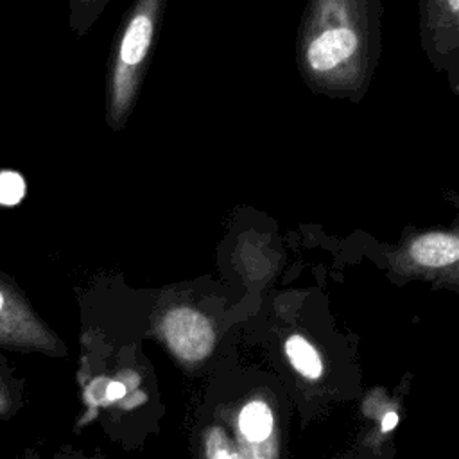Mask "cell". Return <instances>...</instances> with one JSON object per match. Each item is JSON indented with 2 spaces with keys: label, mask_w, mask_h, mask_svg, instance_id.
<instances>
[{
  "label": "cell",
  "mask_w": 459,
  "mask_h": 459,
  "mask_svg": "<svg viewBox=\"0 0 459 459\" xmlns=\"http://www.w3.org/2000/svg\"><path fill=\"white\" fill-rule=\"evenodd\" d=\"M206 459H240L221 427H213L206 434Z\"/></svg>",
  "instance_id": "obj_10"
},
{
  "label": "cell",
  "mask_w": 459,
  "mask_h": 459,
  "mask_svg": "<svg viewBox=\"0 0 459 459\" xmlns=\"http://www.w3.org/2000/svg\"><path fill=\"white\" fill-rule=\"evenodd\" d=\"M396 264L420 273L455 274L459 262L457 226L450 230H425L407 237L394 253Z\"/></svg>",
  "instance_id": "obj_5"
},
{
  "label": "cell",
  "mask_w": 459,
  "mask_h": 459,
  "mask_svg": "<svg viewBox=\"0 0 459 459\" xmlns=\"http://www.w3.org/2000/svg\"><path fill=\"white\" fill-rule=\"evenodd\" d=\"M396 423H398L396 412H389V414H385V418H384V421H382V430H384V432L393 430V429L396 427Z\"/></svg>",
  "instance_id": "obj_14"
},
{
  "label": "cell",
  "mask_w": 459,
  "mask_h": 459,
  "mask_svg": "<svg viewBox=\"0 0 459 459\" xmlns=\"http://www.w3.org/2000/svg\"><path fill=\"white\" fill-rule=\"evenodd\" d=\"M111 0H68V23L75 36H84Z\"/></svg>",
  "instance_id": "obj_9"
},
{
  "label": "cell",
  "mask_w": 459,
  "mask_h": 459,
  "mask_svg": "<svg viewBox=\"0 0 459 459\" xmlns=\"http://www.w3.org/2000/svg\"><path fill=\"white\" fill-rule=\"evenodd\" d=\"M23 178L14 172H0V203L13 204L23 197Z\"/></svg>",
  "instance_id": "obj_11"
},
{
  "label": "cell",
  "mask_w": 459,
  "mask_h": 459,
  "mask_svg": "<svg viewBox=\"0 0 459 459\" xmlns=\"http://www.w3.org/2000/svg\"><path fill=\"white\" fill-rule=\"evenodd\" d=\"M285 353L290 364L307 378L316 380L323 373V364L314 346L301 335H290L285 341Z\"/></svg>",
  "instance_id": "obj_8"
},
{
  "label": "cell",
  "mask_w": 459,
  "mask_h": 459,
  "mask_svg": "<svg viewBox=\"0 0 459 459\" xmlns=\"http://www.w3.org/2000/svg\"><path fill=\"white\" fill-rule=\"evenodd\" d=\"M160 332L174 355L188 362L208 357L215 344V332L210 321L190 307L169 310L160 323Z\"/></svg>",
  "instance_id": "obj_6"
},
{
  "label": "cell",
  "mask_w": 459,
  "mask_h": 459,
  "mask_svg": "<svg viewBox=\"0 0 459 459\" xmlns=\"http://www.w3.org/2000/svg\"><path fill=\"white\" fill-rule=\"evenodd\" d=\"M13 402H14V393L9 387L7 380L0 375V418L9 412Z\"/></svg>",
  "instance_id": "obj_12"
},
{
  "label": "cell",
  "mask_w": 459,
  "mask_h": 459,
  "mask_svg": "<svg viewBox=\"0 0 459 459\" xmlns=\"http://www.w3.org/2000/svg\"><path fill=\"white\" fill-rule=\"evenodd\" d=\"M380 0H308L296 38V65L310 91L359 102L380 57Z\"/></svg>",
  "instance_id": "obj_1"
},
{
  "label": "cell",
  "mask_w": 459,
  "mask_h": 459,
  "mask_svg": "<svg viewBox=\"0 0 459 459\" xmlns=\"http://www.w3.org/2000/svg\"><path fill=\"white\" fill-rule=\"evenodd\" d=\"M54 335L30 308L23 292L0 271V348L52 351Z\"/></svg>",
  "instance_id": "obj_4"
},
{
  "label": "cell",
  "mask_w": 459,
  "mask_h": 459,
  "mask_svg": "<svg viewBox=\"0 0 459 459\" xmlns=\"http://www.w3.org/2000/svg\"><path fill=\"white\" fill-rule=\"evenodd\" d=\"M124 394H126V387H124V384H120V382H113V384H109L108 389H106L108 400H118V398H122Z\"/></svg>",
  "instance_id": "obj_13"
},
{
  "label": "cell",
  "mask_w": 459,
  "mask_h": 459,
  "mask_svg": "<svg viewBox=\"0 0 459 459\" xmlns=\"http://www.w3.org/2000/svg\"><path fill=\"white\" fill-rule=\"evenodd\" d=\"M421 48L454 95H459V0H420Z\"/></svg>",
  "instance_id": "obj_3"
},
{
  "label": "cell",
  "mask_w": 459,
  "mask_h": 459,
  "mask_svg": "<svg viewBox=\"0 0 459 459\" xmlns=\"http://www.w3.org/2000/svg\"><path fill=\"white\" fill-rule=\"evenodd\" d=\"M238 427L242 436L251 443L265 441L274 427V416L271 407L264 400L247 402L238 416Z\"/></svg>",
  "instance_id": "obj_7"
},
{
  "label": "cell",
  "mask_w": 459,
  "mask_h": 459,
  "mask_svg": "<svg viewBox=\"0 0 459 459\" xmlns=\"http://www.w3.org/2000/svg\"><path fill=\"white\" fill-rule=\"evenodd\" d=\"M167 0H133L113 36L106 70V122L120 131L131 118L158 41Z\"/></svg>",
  "instance_id": "obj_2"
}]
</instances>
